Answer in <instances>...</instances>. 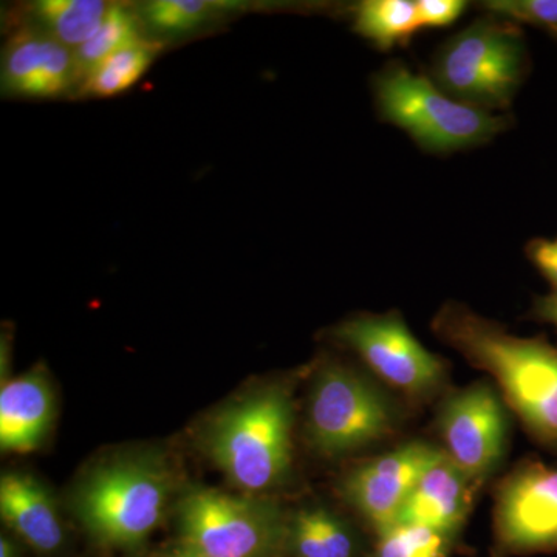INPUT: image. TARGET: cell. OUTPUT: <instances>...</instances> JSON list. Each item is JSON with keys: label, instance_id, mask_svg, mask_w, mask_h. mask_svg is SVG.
Returning <instances> with one entry per match:
<instances>
[{"label": "cell", "instance_id": "cell-4", "mask_svg": "<svg viewBox=\"0 0 557 557\" xmlns=\"http://www.w3.org/2000/svg\"><path fill=\"white\" fill-rule=\"evenodd\" d=\"M381 119L410 135L429 153H450L491 141L507 120L454 100L434 81L391 62L373 79Z\"/></svg>", "mask_w": 557, "mask_h": 557}, {"label": "cell", "instance_id": "cell-26", "mask_svg": "<svg viewBox=\"0 0 557 557\" xmlns=\"http://www.w3.org/2000/svg\"><path fill=\"white\" fill-rule=\"evenodd\" d=\"M534 314L541 321L548 322L557 329V288H553L548 295L542 296L534 304Z\"/></svg>", "mask_w": 557, "mask_h": 557}, {"label": "cell", "instance_id": "cell-7", "mask_svg": "<svg viewBox=\"0 0 557 557\" xmlns=\"http://www.w3.org/2000/svg\"><path fill=\"white\" fill-rule=\"evenodd\" d=\"M397 423L394 405L381 388L346 366L319 370L310 391L307 432L322 456L368 448L387 437Z\"/></svg>", "mask_w": 557, "mask_h": 557}, {"label": "cell", "instance_id": "cell-3", "mask_svg": "<svg viewBox=\"0 0 557 557\" xmlns=\"http://www.w3.org/2000/svg\"><path fill=\"white\" fill-rule=\"evenodd\" d=\"M293 424L292 394L273 384L220 410L205 431V448L234 486L265 493L288 478Z\"/></svg>", "mask_w": 557, "mask_h": 557}, {"label": "cell", "instance_id": "cell-5", "mask_svg": "<svg viewBox=\"0 0 557 557\" xmlns=\"http://www.w3.org/2000/svg\"><path fill=\"white\" fill-rule=\"evenodd\" d=\"M527 72V49L516 24L487 16L443 44L434 83L472 108L507 109Z\"/></svg>", "mask_w": 557, "mask_h": 557}, {"label": "cell", "instance_id": "cell-19", "mask_svg": "<svg viewBox=\"0 0 557 557\" xmlns=\"http://www.w3.org/2000/svg\"><path fill=\"white\" fill-rule=\"evenodd\" d=\"M139 40L143 39L138 17L127 7H110L100 28L79 49L73 51L78 78L83 76L86 79L102 61Z\"/></svg>", "mask_w": 557, "mask_h": 557}, {"label": "cell", "instance_id": "cell-2", "mask_svg": "<svg viewBox=\"0 0 557 557\" xmlns=\"http://www.w3.org/2000/svg\"><path fill=\"white\" fill-rule=\"evenodd\" d=\"M174 494V475L156 454H135L91 469L73 491L72 507L106 547L135 549L160 527Z\"/></svg>", "mask_w": 557, "mask_h": 557}, {"label": "cell", "instance_id": "cell-13", "mask_svg": "<svg viewBox=\"0 0 557 557\" xmlns=\"http://www.w3.org/2000/svg\"><path fill=\"white\" fill-rule=\"evenodd\" d=\"M0 515L10 530L39 555H54L65 542L57 502L38 479L7 472L0 480Z\"/></svg>", "mask_w": 557, "mask_h": 557}, {"label": "cell", "instance_id": "cell-18", "mask_svg": "<svg viewBox=\"0 0 557 557\" xmlns=\"http://www.w3.org/2000/svg\"><path fill=\"white\" fill-rule=\"evenodd\" d=\"M421 30L413 0H366L355 9V32L387 50Z\"/></svg>", "mask_w": 557, "mask_h": 557}, {"label": "cell", "instance_id": "cell-23", "mask_svg": "<svg viewBox=\"0 0 557 557\" xmlns=\"http://www.w3.org/2000/svg\"><path fill=\"white\" fill-rule=\"evenodd\" d=\"M491 16L508 22H523L557 35V0H491L480 3Z\"/></svg>", "mask_w": 557, "mask_h": 557}, {"label": "cell", "instance_id": "cell-11", "mask_svg": "<svg viewBox=\"0 0 557 557\" xmlns=\"http://www.w3.org/2000/svg\"><path fill=\"white\" fill-rule=\"evenodd\" d=\"M442 453L426 443H409L351 469L341 491L381 533L397 523L413 486Z\"/></svg>", "mask_w": 557, "mask_h": 557}, {"label": "cell", "instance_id": "cell-6", "mask_svg": "<svg viewBox=\"0 0 557 557\" xmlns=\"http://www.w3.org/2000/svg\"><path fill=\"white\" fill-rule=\"evenodd\" d=\"M182 545L205 557H276L287 544L288 523L276 504L190 487L180 498Z\"/></svg>", "mask_w": 557, "mask_h": 557}, {"label": "cell", "instance_id": "cell-15", "mask_svg": "<svg viewBox=\"0 0 557 557\" xmlns=\"http://www.w3.org/2000/svg\"><path fill=\"white\" fill-rule=\"evenodd\" d=\"M469 483L443 450L413 486L397 523L426 527L449 536L467 518L471 505Z\"/></svg>", "mask_w": 557, "mask_h": 557}, {"label": "cell", "instance_id": "cell-16", "mask_svg": "<svg viewBox=\"0 0 557 557\" xmlns=\"http://www.w3.org/2000/svg\"><path fill=\"white\" fill-rule=\"evenodd\" d=\"M287 544L296 557H355L357 544L343 520L325 508L300 509L288 523Z\"/></svg>", "mask_w": 557, "mask_h": 557}, {"label": "cell", "instance_id": "cell-20", "mask_svg": "<svg viewBox=\"0 0 557 557\" xmlns=\"http://www.w3.org/2000/svg\"><path fill=\"white\" fill-rule=\"evenodd\" d=\"M156 57V44L148 40L132 44L94 69V72L84 79V91L95 97L123 94L148 72Z\"/></svg>", "mask_w": 557, "mask_h": 557}, {"label": "cell", "instance_id": "cell-24", "mask_svg": "<svg viewBox=\"0 0 557 557\" xmlns=\"http://www.w3.org/2000/svg\"><path fill=\"white\" fill-rule=\"evenodd\" d=\"M421 28L448 27L467 10L463 0H417Z\"/></svg>", "mask_w": 557, "mask_h": 557}, {"label": "cell", "instance_id": "cell-1", "mask_svg": "<svg viewBox=\"0 0 557 557\" xmlns=\"http://www.w3.org/2000/svg\"><path fill=\"white\" fill-rule=\"evenodd\" d=\"M432 330L469 364L496 380L523 428L545 448L557 450V347L522 338L463 304H445Z\"/></svg>", "mask_w": 557, "mask_h": 557}, {"label": "cell", "instance_id": "cell-8", "mask_svg": "<svg viewBox=\"0 0 557 557\" xmlns=\"http://www.w3.org/2000/svg\"><path fill=\"white\" fill-rule=\"evenodd\" d=\"M335 336L379 379L410 397H428L446 379L443 359L412 335L397 311L347 319L335 329Z\"/></svg>", "mask_w": 557, "mask_h": 557}, {"label": "cell", "instance_id": "cell-27", "mask_svg": "<svg viewBox=\"0 0 557 557\" xmlns=\"http://www.w3.org/2000/svg\"><path fill=\"white\" fill-rule=\"evenodd\" d=\"M0 557H21L20 547L10 536L0 537Z\"/></svg>", "mask_w": 557, "mask_h": 557}, {"label": "cell", "instance_id": "cell-28", "mask_svg": "<svg viewBox=\"0 0 557 557\" xmlns=\"http://www.w3.org/2000/svg\"><path fill=\"white\" fill-rule=\"evenodd\" d=\"M159 557H205L201 556L200 553L194 552V549H190L188 547H185V545L180 544L178 547L170 549V552L164 553V555H161Z\"/></svg>", "mask_w": 557, "mask_h": 557}, {"label": "cell", "instance_id": "cell-22", "mask_svg": "<svg viewBox=\"0 0 557 557\" xmlns=\"http://www.w3.org/2000/svg\"><path fill=\"white\" fill-rule=\"evenodd\" d=\"M448 536L431 528L395 523L381 531L376 557H446Z\"/></svg>", "mask_w": 557, "mask_h": 557}, {"label": "cell", "instance_id": "cell-12", "mask_svg": "<svg viewBox=\"0 0 557 557\" xmlns=\"http://www.w3.org/2000/svg\"><path fill=\"white\" fill-rule=\"evenodd\" d=\"M76 79L75 54L49 35L25 32L7 47L2 84L9 94L57 97Z\"/></svg>", "mask_w": 557, "mask_h": 557}, {"label": "cell", "instance_id": "cell-9", "mask_svg": "<svg viewBox=\"0 0 557 557\" xmlns=\"http://www.w3.org/2000/svg\"><path fill=\"white\" fill-rule=\"evenodd\" d=\"M496 536L509 553L557 549V467L525 460L502 482L496 500Z\"/></svg>", "mask_w": 557, "mask_h": 557}, {"label": "cell", "instance_id": "cell-10", "mask_svg": "<svg viewBox=\"0 0 557 557\" xmlns=\"http://www.w3.org/2000/svg\"><path fill=\"white\" fill-rule=\"evenodd\" d=\"M445 454L469 482H479L504 456L508 418L493 387L475 383L450 395L440 412Z\"/></svg>", "mask_w": 557, "mask_h": 557}, {"label": "cell", "instance_id": "cell-21", "mask_svg": "<svg viewBox=\"0 0 557 557\" xmlns=\"http://www.w3.org/2000/svg\"><path fill=\"white\" fill-rule=\"evenodd\" d=\"M240 3L215 0H156L141 9L143 21L160 35L178 36L197 30L201 25L234 9Z\"/></svg>", "mask_w": 557, "mask_h": 557}, {"label": "cell", "instance_id": "cell-14", "mask_svg": "<svg viewBox=\"0 0 557 557\" xmlns=\"http://www.w3.org/2000/svg\"><path fill=\"white\" fill-rule=\"evenodd\" d=\"M53 420V391L39 370L3 383L0 391L2 453L27 454L38 449Z\"/></svg>", "mask_w": 557, "mask_h": 557}, {"label": "cell", "instance_id": "cell-25", "mask_svg": "<svg viewBox=\"0 0 557 557\" xmlns=\"http://www.w3.org/2000/svg\"><path fill=\"white\" fill-rule=\"evenodd\" d=\"M528 258L547 277L553 288H557V239H537L528 245Z\"/></svg>", "mask_w": 557, "mask_h": 557}, {"label": "cell", "instance_id": "cell-17", "mask_svg": "<svg viewBox=\"0 0 557 557\" xmlns=\"http://www.w3.org/2000/svg\"><path fill=\"white\" fill-rule=\"evenodd\" d=\"M109 9L101 0H42L33 13L50 38L76 50L100 28Z\"/></svg>", "mask_w": 557, "mask_h": 557}]
</instances>
